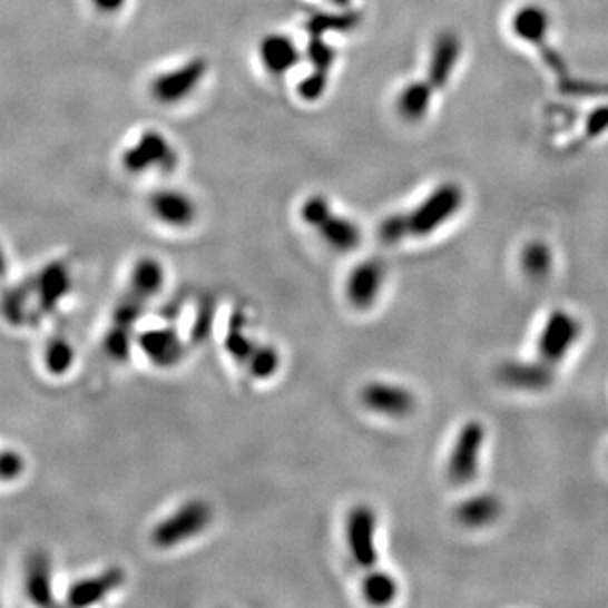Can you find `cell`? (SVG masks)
Returning a JSON list of instances; mask_svg holds the SVG:
<instances>
[{"label":"cell","instance_id":"17","mask_svg":"<svg viewBox=\"0 0 608 608\" xmlns=\"http://www.w3.org/2000/svg\"><path fill=\"white\" fill-rule=\"evenodd\" d=\"M312 228L333 251L352 252L359 248L362 242L361 227L352 218L336 214L333 207H330Z\"/></svg>","mask_w":608,"mask_h":608},{"label":"cell","instance_id":"22","mask_svg":"<svg viewBox=\"0 0 608 608\" xmlns=\"http://www.w3.org/2000/svg\"><path fill=\"white\" fill-rule=\"evenodd\" d=\"M434 94L423 80L405 85L398 97V112L405 122H420L430 112Z\"/></svg>","mask_w":608,"mask_h":608},{"label":"cell","instance_id":"27","mask_svg":"<svg viewBox=\"0 0 608 608\" xmlns=\"http://www.w3.org/2000/svg\"><path fill=\"white\" fill-rule=\"evenodd\" d=\"M244 369L256 381H267V379L274 377L281 369L280 350L269 343H257L256 350Z\"/></svg>","mask_w":608,"mask_h":608},{"label":"cell","instance_id":"28","mask_svg":"<svg viewBox=\"0 0 608 608\" xmlns=\"http://www.w3.org/2000/svg\"><path fill=\"white\" fill-rule=\"evenodd\" d=\"M521 264L522 269L531 280H545L551 273V248L545 242H531L522 251Z\"/></svg>","mask_w":608,"mask_h":608},{"label":"cell","instance_id":"23","mask_svg":"<svg viewBox=\"0 0 608 608\" xmlns=\"http://www.w3.org/2000/svg\"><path fill=\"white\" fill-rule=\"evenodd\" d=\"M257 343L259 342L252 339L251 333L247 332V318L244 313H234L228 322L224 339V346L228 355L242 367H245L252 353L256 350Z\"/></svg>","mask_w":608,"mask_h":608},{"label":"cell","instance_id":"12","mask_svg":"<svg viewBox=\"0 0 608 608\" xmlns=\"http://www.w3.org/2000/svg\"><path fill=\"white\" fill-rule=\"evenodd\" d=\"M361 402L365 410L385 418H404L416 408V398L410 389L382 381L365 384L361 389Z\"/></svg>","mask_w":608,"mask_h":608},{"label":"cell","instance_id":"7","mask_svg":"<svg viewBox=\"0 0 608 608\" xmlns=\"http://www.w3.org/2000/svg\"><path fill=\"white\" fill-rule=\"evenodd\" d=\"M208 75V63L205 58H192L185 63L161 71L150 81V97L161 106H176L188 100Z\"/></svg>","mask_w":608,"mask_h":608},{"label":"cell","instance_id":"29","mask_svg":"<svg viewBox=\"0 0 608 608\" xmlns=\"http://www.w3.org/2000/svg\"><path fill=\"white\" fill-rule=\"evenodd\" d=\"M14 261L6 242L0 238V290L14 280Z\"/></svg>","mask_w":608,"mask_h":608},{"label":"cell","instance_id":"1","mask_svg":"<svg viewBox=\"0 0 608 608\" xmlns=\"http://www.w3.org/2000/svg\"><path fill=\"white\" fill-rule=\"evenodd\" d=\"M68 259H53L0 290V320L12 332H32L53 318L73 291Z\"/></svg>","mask_w":608,"mask_h":608},{"label":"cell","instance_id":"5","mask_svg":"<svg viewBox=\"0 0 608 608\" xmlns=\"http://www.w3.org/2000/svg\"><path fill=\"white\" fill-rule=\"evenodd\" d=\"M120 161L127 173L140 175L146 171H173L179 159L165 134L147 129L126 147Z\"/></svg>","mask_w":608,"mask_h":608},{"label":"cell","instance_id":"13","mask_svg":"<svg viewBox=\"0 0 608 608\" xmlns=\"http://www.w3.org/2000/svg\"><path fill=\"white\" fill-rule=\"evenodd\" d=\"M136 345L144 353V357L159 369L176 367L186 353L185 342L171 326H159L137 333Z\"/></svg>","mask_w":608,"mask_h":608},{"label":"cell","instance_id":"10","mask_svg":"<svg viewBox=\"0 0 608 608\" xmlns=\"http://www.w3.org/2000/svg\"><path fill=\"white\" fill-rule=\"evenodd\" d=\"M580 323L573 315L563 310H556L549 316L539 336V359L551 365L563 361L580 336Z\"/></svg>","mask_w":608,"mask_h":608},{"label":"cell","instance_id":"15","mask_svg":"<svg viewBox=\"0 0 608 608\" xmlns=\"http://www.w3.org/2000/svg\"><path fill=\"white\" fill-rule=\"evenodd\" d=\"M384 280L385 267L379 261H364L353 267L345 281V296L350 306L359 312L372 308L379 300Z\"/></svg>","mask_w":608,"mask_h":608},{"label":"cell","instance_id":"11","mask_svg":"<svg viewBox=\"0 0 608 608\" xmlns=\"http://www.w3.org/2000/svg\"><path fill=\"white\" fill-rule=\"evenodd\" d=\"M150 215L169 228L192 227L198 218V207L195 199L178 188H161L147 199Z\"/></svg>","mask_w":608,"mask_h":608},{"label":"cell","instance_id":"3","mask_svg":"<svg viewBox=\"0 0 608 608\" xmlns=\"http://www.w3.org/2000/svg\"><path fill=\"white\" fill-rule=\"evenodd\" d=\"M512 29L519 38L538 49L539 57L545 61L548 70L555 75L561 94L580 98L600 97V95L608 94V85L594 84V81L580 80L575 77L565 58L549 45V16L545 9L536 4L519 9L512 19Z\"/></svg>","mask_w":608,"mask_h":608},{"label":"cell","instance_id":"14","mask_svg":"<svg viewBox=\"0 0 608 608\" xmlns=\"http://www.w3.org/2000/svg\"><path fill=\"white\" fill-rule=\"evenodd\" d=\"M21 590L29 604L38 607L58 605L53 565L48 555L32 552L26 558L21 573Z\"/></svg>","mask_w":608,"mask_h":608},{"label":"cell","instance_id":"18","mask_svg":"<svg viewBox=\"0 0 608 608\" xmlns=\"http://www.w3.org/2000/svg\"><path fill=\"white\" fill-rule=\"evenodd\" d=\"M499 379L509 388L539 391L551 384L555 372L552 365L545 361L507 362L499 369Z\"/></svg>","mask_w":608,"mask_h":608},{"label":"cell","instance_id":"9","mask_svg":"<svg viewBox=\"0 0 608 608\" xmlns=\"http://www.w3.org/2000/svg\"><path fill=\"white\" fill-rule=\"evenodd\" d=\"M126 584V571L120 567H110L98 573L78 578L68 585L65 591V604L73 608L94 607L107 600L114 591Z\"/></svg>","mask_w":608,"mask_h":608},{"label":"cell","instance_id":"2","mask_svg":"<svg viewBox=\"0 0 608 608\" xmlns=\"http://www.w3.org/2000/svg\"><path fill=\"white\" fill-rule=\"evenodd\" d=\"M465 193L457 183H443L410 212L394 214L379 225V237L385 244L405 238H423L443 227L462 210Z\"/></svg>","mask_w":608,"mask_h":608},{"label":"cell","instance_id":"4","mask_svg":"<svg viewBox=\"0 0 608 608\" xmlns=\"http://www.w3.org/2000/svg\"><path fill=\"white\" fill-rule=\"evenodd\" d=\"M212 521H214V509L207 500H186L153 528L150 542L159 549L178 548L207 531Z\"/></svg>","mask_w":608,"mask_h":608},{"label":"cell","instance_id":"30","mask_svg":"<svg viewBox=\"0 0 608 608\" xmlns=\"http://www.w3.org/2000/svg\"><path fill=\"white\" fill-rule=\"evenodd\" d=\"M607 127L608 107H605V109L597 110V112L591 114L590 119H588L587 139H591V137H597L598 134L604 133Z\"/></svg>","mask_w":608,"mask_h":608},{"label":"cell","instance_id":"31","mask_svg":"<svg viewBox=\"0 0 608 608\" xmlns=\"http://www.w3.org/2000/svg\"><path fill=\"white\" fill-rule=\"evenodd\" d=\"M127 0H88L95 12L98 14L110 16L119 12L126 6Z\"/></svg>","mask_w":608,"mask_h":608},{"label":"cell","instance_id":"19","mask_svg":"<svg viewBox=\"0 0 608 608\" xmlns=\"http://www.w3.org/2000/svg\"><path fill=\"white\" fill-rule=\"evenodd\" d=\"M259 57L267 73L283 77L300 61V49L290 36L269 35L261 42Z\"/></svg>","mask_w":608,"mask_h":608},{"label":"cell","instance_id":"25","mask_svg":"<svg viewBox=\"0 0 608 608\" xmlns=\"http://www.w3.org/2000/svg\"><path fill=\"white\" fill-rule=\"evenodd\" d=\"M29 459L26 451L0 441V489H12L28 479Z\"/></svg>","mask_w":608,"mask_h":608},{"label":"cell","instance_id":"21","mask_svg":"<svg viewBox=\"0 0 608 608\" xmlns=\"http://www.w3.org/2000/svg\"><path fill=\"white\" fill-rule=\"evenodd\" d=\"M165 280V267L158 259H155V257H140L130 269L127 286L153 301L161 293Z\"/></svg>","mask_w":608,"mask_h":608},{"label":"cell","instance_id":"20","mask_svg":"<svg viewBox=\"0 0 608 608\" xmlns=\"http://www.w3.org/2000/svg\"><path fill=\"white\" fill-rule=\"evenodd\" d=\"M502 511V503L496 496L490 493H480V496L470 497L465 502L460 503L454 511L460 524L467 528H482L496 521Z\"/></svg>","mask_w":608,"mask_h":608},{"label":"cell","instance_id":"24","mask_svg":"<svg viewBox=\"0 0 608 608\" xmlns=\"http://www.w3.org/2000/svg\"><path fill=\"white\" fill-rule=\"evenodd\" d=\"M75 346L65 336H53L42 346L41 365L51 377H63L75 364Z\"/></svg>","mask_w":608,"mask_h":608},{"label":"cell","instance_id":"16","mask_svg":"<svg viewBox=\"0 0 608 608\" xmlns=\"http://www.w3.org/2000/svg\"><path fill=\"white\" fill-rule=\"evenodd\" d=\"M462 39L454 32H441L434 39L433 48H431L430 63H428L426 77L423 78L434 95L443 90L453 75L454 68L459 65L462 58Z\"/></svg>","mask_w":608,"mask_h":608},{"label":"cell","instance_id":"6","mask_svg":"<svg viewBox=\"0 0 608 608\" xmlns=\"http://www.w3.org/2000/svg\"><path fill=\"white\" fill-rule=\"evenodd\" d=\"M377 516L367 503L352 507L345 519V545L355 567L362 571L377 567Z\"/></svg>","mask_w":608,"mask_h":608},{"label":"cell","instance_id":"26","mask_svg":"<svg viewBox=\"0 0 608 608\" xmlns=\"http://www.w3.org/2000/svg\"><path fill=\"white\" fill-rule=\"evenodd\" d=\"M362 597L369 605L374 607H384V605L392 604L398 597V581L388 571L379 570V568H372V570L365 571L364 580L361 585Z\"/></svg>","mask_w":608,"mask_h":608},{"label":"cell","instance_id":"8","mask_svg":"<svg viewBox=\"0 0 608 608\" xmlns=\"http://www.w3.org/2000/svg\"><path fill=\"white\" fill-rule=\"evenodd\" d=\"M483 440H486V430L479 421H470L462 428L448 460V479L451 482L463 486L475 479Z\"/></svg>","mask_w":608,"mask_h":608}]
</instances>
